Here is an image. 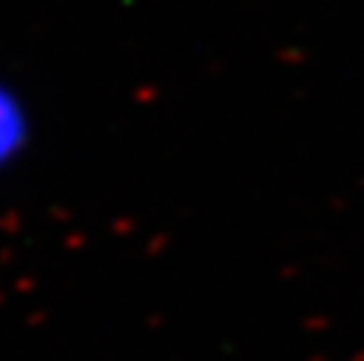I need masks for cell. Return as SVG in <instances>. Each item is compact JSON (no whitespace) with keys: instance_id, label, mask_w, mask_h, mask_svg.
Instances as JSON below:
<instances>
[{"instance_id":"1","label":"cell","mask_w":364,"mask_h":361,"mask_svg":"<svg viewBox=\"0 0 364 361\" xmlns=\"http://www.w3.org/2000/svg\"><path fill=\"white\" fill-rule=\"evenodd\" d=\"M26 142H28L26 111L9 91L0 88V173L23 156Z\"/></svg>"}]
</instances>
